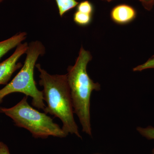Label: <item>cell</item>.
Wrapping results in <instances>:
<instances>
[{
	"mask_svg": "<svg viewBox=\"0 0 154 154\" xmlns=\"http://www.w3.org/2000/svg\"><path fill=\"white\" fill-rule=\"evenodd\" d=\"M39 73V85L43 87V98L47 105L43 111L59 119L62 129L67 134H74L82 139L74 118L73 106L70 91L66 75H51L36 65Z\"/></svg>",
	"mask_w": 154,
	"mask_h": 154,
	"instance_id": "6da1fadb",
	"label": "cell"
},
{
	"mask_svg": "<svg viewBox=\"0 0 154 154\" xmlns=\"http://www.w3.org/2000/svg\"><path fill=\"white\" fill-rule=\"evenodd\" d=\"M92 59L91 53L82 47L75 63L69 66L66 74L74 113L79 119L83 132L90 136L91 95L93 91L100 90V84L94 82L87 72V66Z\"/></svg>",
	"mask_w": 154,
	"mask_h": 154,
	"instance_id": "7a4b0ae2",
	"label": "cell"
},
{
	"mask_svg": "<svg viewBox=\"0 0 154 154\" xmlns=\"http://www.w3.org/2000/svg\"><path fill=\"white\" fill-rule=\"evenodd\" d=\"M45 48L41 42L36 40L28 44L24 65L17 75L5 87L0 90V104L9 94L20 93L32 98V105L38 109L44 110L43 92L38 90L34 79V67L39 56L44 55Z\"/></svg>",
	"mask_w": 154,
	"mask_h": 154,
	"instance_id": "3957f363",
	"label": "cell"
},
{
	"mask_svg": "<svg viewBox=\"0 0 154 154\" xmlns=\"http://www.w3.org/2000/svg\"><path fill=\"white\" fill-rule=\"evenodd\" d=\"M28 98L25 96L14 107H0V113L12 119L16 126L27 129L36 138H46L51 136L66 137L68 134L51 117L30 106Z\"/></svg>",
	"mask_w": 154,
	"mask_h": 154,
	"instance_id": "277c9868",
	"label": "cell"
},
{
	"mask_svg": "<svg viewBox=\"0 0 154 154\" xmlns=\"http://www.w3.org/2000/svg\"><path fill=\"white\" fill-rule=\"evenodd\" d=\"M28 46V42L20 43L12 55L0 63V85H7L14 72L22 67V63L18 61L26 53Z\"/></svg>",
	"mask_w": 154,
	"mask_h": 154,
	"instance_id": "5b68a950",
	"label": "cell"
},
{
	"mask_svg": "<svg viewBox=\"0 0 154 154\" xmlns=\"http://www.w3.org/2000/svg\"><path fill=\"white\" fill-rule=\"evenodd\" d=\"M136 11L131 6L119 5L115 7L111 13V17L117 24H125L132 21L135 18Z\"/></svg>",
	"mask_w": 154,
	"mask_h": 154,
	"instance_id": "8992f818",
	"label": "cell"
},
{
	"mask_svg": "<svg viewBox=\"0 0 154 154\" xmlns=\"http://www.w3.org/2000/svg\"><path fill=\"white\" fill-rule=\"evenodd\" d=\"M27 36L26 32H20L11 38L0 41V59L10 50L22 43L27 38Z\"/></svg>",
	"mask_w": 154,
	"mask_h": 154,
	"instance_id": "52a82bcc",
	"label": "cell"
},
{
	"mask_svg": "<svg viewBox=\"0 0 154 154\" xmlns=\"http://www.w3.org/2000/svg\"><path fill=\"white\" fill-rule=\"evenodd\" d=\"M60 17L79 4L76 0H55Z\"/></svg>",
	"mask_w": 154,
	"mask_h": 154,
	"instance_id": "ba28073f",
	"label": "cell"
},
{
	"mask_svg": "<svg viewBox=\"0 0 154 154\" xmlns=\"http://www.w3.org/2000/svg\"><path fill=\"white\" fill-rule=\"evenodd\" d=\"M91 14H85L77 11L74 15V21L78 25L85 26L91 22Z\"/></svg>",
	"mask_w": 154,
	"mask_h": 154,
	"instance_id": "9c48e42d",
	"label": "cell"
},
{
	"mask_svg": "<svg viewBox=\"0 0 154 154\" xmlns=\"http://www.w3.org/2000/svg\"><path fill=\"white\" fill-rule=\"evenodd\" d=\"M138 132L148 140H154V128L152 126H149L146 128L141 127H137Z\"/></svg>",
	"mask_w": 154,
	"mask_h": 154,
	"instance_id": "30bf717a",
	"label": "cell"
},
{
	"mask_svg": "<svg viewBox=\"0 0 154 154\" xmlns=\"http://www.w3.org/2000/svg\"><path fill=\"white\" fill-rule=\"evenodd\" d=\"M93 11L92 5L88 1L82 2L78 6V11L85 14H91Z\"/></svg>",
	"mask_w": 154,
	"mask_h": 154,
	"instance_id": "8fae6325",
	"label": "cell"
},
{
	"mask_svg": "<svg viewBox=\"0 0 154 154\" xmlns=\"http://www.w3.org/2000/svg\"><path fill=\"white\" fill-rule=\"evenodd\" d=\"M154 68V55L146 62L145 63L138 66L133 69V71H142L146 69Z\"/></svg>",
	"mask_w": 154,
	"mask_h": 154,
	"instance_id": "7c38bea8",
	"label": "cell"
},
{
	"mask_svg": "<svg viewBox=\"0 0 154 154\" xmlns=\"http://www.w3.org/2000/svg\"><path fill=\"white\" fill-rule=\"evenodd\" d=\"M140 1L144 8L148 11L151 10L154 6V0H140Z\"/></svg>",
	"mask_w": 154,
	"mask_h": 154,
	"instance_id": "4fadbf2b",
	"label": "cell"
},
{
	"mask_svg": "<svg viewBox=\"0 0 154 154\" xmlns=\"http://www.w3.org/2000/svg\"><path fill=\"white\" fill-rule=\"evenodd\" d=\"M0 154H11L8 147L3 142H0Z\"/></svg>",
	"mask_w": 154,
	"mask_h": 154,
	"instance_id": "5bb4252c",
	"label": "cell"
},
{
	"mask_svg": "<svg viewBox=\"0 0 154 154\" xmlns=\"http://www.w3.org/2000/svg\"><path fill=\"white\" fill-rule=\"evenodd\" d=\"M152 154H154V148L153 149L152 151Z\"/></svg>",
	"mask_w": 154,
	"mask_h": 154,
	"instance_id": "9a60e30c",
	"label": "cell"
},
{
	"mask_svg": "<svg viewBox=\"0 0 154 154\" xmlns=\"http://www.w3.org/2000/svg\"><path fill=\"white\" fill-rule=\"evenodd\" d=\"M104 1H107V2H110V1H113V0H104Z\"/></svg>",
	"mask_w": 154,
	"mask_h": 154,
	"instance_id": "2e32d148",
	"label": "cell"
},
{
	"mask_svg": "<svg viewBox=\"0 0 154 154\" xmlns=\"http://www.w3.org/2000/svg\"><path fill=\"white\" fill-rule=\"evenodd\" d=\"M3 1H4V0H0V4H1V3Z\"/></svg>",
	"mask_w": 154,
	"mask_h": 154,
	"instance_id": "e0dca14e",
	"label": "cell"
},
{
	"mask_svg": "<svg viewBox=\"0 0 154 154\" xmlns=\"http://www.w3.org/2000/svg\"><path fill=\"white\" fill-rule=\"evenodd\" d=\"M139 1H140V0H139Z\"/></svg>",
	"mask_w": 154,
	"mask_h": 154,
	"instance_id": "ac0fdd59",
	"label": "cell"
}]
</instances>
